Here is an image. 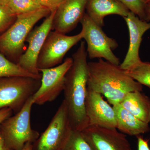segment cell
Masks as SVG:
<instances>
[{"label":"cell","mask_w":150,"mask_h":150,"mask_svg":"<svg viewBox=\"0 0 150 150\" xmlns=\"http://www.w3.org/2000/svg\"><path fill=\"white\" fill-rule=\"evenodd\" d=\"M16 18V16L4 4L0 3V35L13 24Z\"/></svg>","instance_id":"obj_23"},{"label":"cell","mask_w":150,"mask_h":150,"mask_svg":"<svg viewBox=\"0 0 150 150\" xmlns=\"http://www.w3.org/2000/svg\"><path fill=\"white\" fill-rule=\"evenodd\" d=\"M87 56L85 42L81 41L72 55L73 64L65 79L64 100L73 131H81L89 126L85 110L88 77Z\"/></svg>","instance_id":"obj_1"},{"label":"cell","mask_w":150,"mask_h":150,"mask_svg":"<svg viewBox=\"0 0 150 150\" xmlns=\"http://www.w3.org/2000/svg\"><path fill=\"white\" fill-rule=\"evenodd\" d=\"M145 4H147L150 2V0H144Z\"/></svg>","instance_id":"obj_31"},{"label":"cell","mask_w":150,"mask_h":150,"mask_svg":"<svg viewBox=\"0 0 150 150\" xmlns=\"http://www.w3.org/2000/svg\"><path fill=\"white\" fill-rule=\"evenodd\" d=\"M130 11L135 14L140 19L147 21L146 4L144 0H118Z\"/></svg>","instance_id":"obj_22"},{"label":"cell","mask_w":150,"mask_h":150,"mask_svg":"<svg viewBox=\"0 0 150 150\" xmlns=\"http://www.w3.org/2000/svg\"><path fill=\"white\" fill-rule=\"evenodd\" d=\"M87 14L98 26H104V19L109 15L125 17L130 11L118 0H87Z\"/></svg>","instance_id":"obj_15"},{"label":"cell","mask_w":150,"mask_h":150,"mask_svg":"<svg viewBox=\"0 0 150 150\" xmlns=\"http://www.w3.org/2000/svg\"><path fill=\"white\" fill-rule=\"evenodd\" d=\"M26 77L41 79V76L30 74L17 64L11 62L0 52V78L10 77Z\"/></svg>","instance_id":"obj_18"},{"label":"cell","mask_w":150,"mask_h":150,"mask_svg":"<svg viewBox=\"0 0 150 150\" xmlns=\"http://www.w3.org/2000/svg\"><path fill=\"white\" fill-rule=\"evenodd\" d=\"M120 104L141 121L150 122V99L142 91L131 92L122 99Z\"/></svg>","instance_id":"obj_17"},{"label":"cell","mask_w":150,"mask_h":150,"mask_svg":"<svg viewBox=\"0 0 150 150\" xmlns=\"http://www.w3.org/2000/svg\"><path fill=\"white\" fill-rule=\"evenodd\" d=\"M13 111L10 108H4L0 110V125L3 121L12 115Z\"/></svg>","instance_id":"obj_26"},{"label":"cell","mask_w":150,"mask_h":150,"mask_svg":"<svg viewBox=\"0 0 150 150\" xmlns=\"http://www.w3.org/2000/svg\"><path fill=\"white\" fill-rule=\"evenodd\" d=\"M83 32L72 36L55 31H50L38 56V70L49 69L62 64L67 52L83 38Z\"/></svg>","instance_id":"obj_8"},{"label":"cell","mask_w":150,"mask_h":150,"mask_svg":"<svg viewBox=\"0 0 150 150\" xmlns=\"http://www.w3.org/2000/svg\"><path fill=\"white\" fill-rule=\"evenodd\" d=\"M87 0H64L56 9L52 29L63 34L76 28L84 15Z\"/></svg>","instance_id":"obj_13"},{"label":"cell","mask_w":150,"mask_h":150,"mask_svg":"<svg viewBox=\"0 0 150 150\" xmlns=\"http://www.w3.org/2000/svg\"><path fill=\"white\" fill-rule=\"evenodd\" d=\"M41 79L26 77L0 78V110L10 108L15 113L21 110L39 88Z\"/></svg>","instance_id":"obj_5"},{"label":"cell","mask_w":150,"mask_h":150,"mask_svg":"<svg viewBox=\"0 0 150 150\" xmlns=\"http://www.w3.org/2000/svg\"><path fill=\"white\" fill-rule=\"evenodd\" d=\"M126 74L142 86L150 88V63L143 62L125 71Z\"/></svg>","instance_id":"obj_20"},{"label":"cell","mask_w":150,"mask_h":150,"mask_svg":"<svg viewBox=\"0 0 150 150\" xmlns=\"http://www.w3.org/2000/svg\"><path fill=\"white\" fill-rule=\"evenodd\" d=\"M56 10L51 11L40 25L30 32L26 39L28 46L18 62L19 66L33 74L42 75L38 69V59L46 38L52 29V23Z\"/></svg>","instance_id":"obj_10"},{"label":"cell","mask_w":150,"mask_h":150,"mask_svg":"<svg viewBox=\"0 0 150 150\" xmlns=\"http://www.w3.org/2000/svg\"><path fill=\"white\" fill-rule=\"evenodd\" d=\"M32 97L21 110L7 118L0 125V134L8 146L13 150H21L27 143L33 144L40 136L30 123Z\"/></svg>","instance_id":"obj_4"},{"label":"cell","mask_w":150,"mask_h":150,"mask_svg":"<svg viewBox=\"0 0 150 150\" xmlns=\"http://www.w3.org/2000/svg\"><path fill=\"white\" fill-rule=\"evenodd\" d=\"M4 4L16 16L44 8L36 0H8Z\"/></svg>","instance_id":"obj_19"},{"label":"cell","mask_w":150,"mask_h":150,"mask_svg":"<svg viewBox=\"0 0 150 150\" xmlns=\"http://www.w3.org/2000/svg\"><path fill=\"white\" fill-rule=\"evenodd\" d=\"M146 12L147 17V21H150V2L146 4Z\"/></svg>","instance_id":"obj_28"},{"label":"cell","mask_w":150,"mask_h":150,"mask_svg":"<svg viewBox=\"0 0 150 150\" xmlns=\"http://www.w3.org/2000/svg\"><path fill=\"white\" fill-rule=\"evenodd\" d=\"M43 7L50 11L56 10L64 0H36Z\"/></svg>","instance_id":"obj_24"},{"label":"cell","mask_w":150,"mask_h":150,"mask_svg":"<svg viewBox=\"0 0 150 150\" xmlns=\"http://www.w3.org/2000/svg\"><path fill=\"white\" fill-rule=\"evenodd\" d=\"M87 87L104 95L112 105L121 102L129 93L143 90V86L127 74L120 65L102 59L88 62Z\"/></svg>","instance_id":"obj_2"},{"label":"cell","mask_w":150,"mask_h":150,"mask_svg":"<svg viewBox=\"0 0 150 150\" xmlns=\"http://www.w3.org/2000/svg\"><path fill=\"white\" fill-rule=\"evenodd\" d=\"M0 150H13L6 144L4 139L0 134Z\"/></svg>","instance_id":"obj_27"},{"label":"cell","mask_w":150,"mask_h":150,"mask_svg":"<svg viewBox=\"0 0 150 150\" xmlns=\"http://www.w3.org/2000/svg\"><path fill=\"white\" fill-rule=\"evenodd\" d=\"M123 18L129 29V45L126 57L120 67L126 71L142 61L139 55L140 47L143 35L150 29V22L141 20L131 11Z\"/></svg>","instance_id":"obj_14"},{"label":"cell","mask_w":150,"mask_h":150,"mask_svg":"<svg viewBox=\"0 0 150 150\" xmlns=\"http://www.w3.org/2000/svg\"><path fill=\"white\" fill-rule=\"evenodd\" d=\"M21 150H33V144L27 143Z\"/></svg>","instance_id":"obj_29"},{"label":"cell","mask_w":150,"mask_h":150,"mask_svg":"<svg viewBox=\"0 0 150 150\" xmlns=\"http://www.w3.org/2000/svg\"><path fill=\"white\" fill-rule=\"evenodd\" d=\"M64 150H92L81 132L73 131Z\"/></svg>","instance_id":"obj_21"},{"label":"cell","mask_w":150,"mask_h":150,"mask_svg":"<svg viewBox=\"0 0 150 150\" xmlns=\"http://www.w3.org/2000/svg\"><path fill=\"white\" fill-rule=\"evenodd\" d=\"M86 114L89 126L116 129L115 111L100 93L87 88L85 100Z\"/></svg>","instance_id":"obj_12"},{"label":"cell","mask_w":150,"mask_h":150,"mask_svg":"<svg viewBox=\"0 0 150 150\" xmlns=\"http://www.w3.org/2000/svg\"><path fill=\"white\" fill-rule=\"evenodd\" d=\"M83 38L86 42L87 52L90 59H104L107 62L119 65L120 61L112 50L118 47L117 41L108 37L102 27L96 24L86 13L80 22Z\"/></svg>","instance_id":"obj_7"},{"label":"cell","mask_w":150,"mask_h":150,"mask_svg":"<svg viewBox=\"0 0 150 150\" xmlns=\"http://www.w3.org/2000/svg\"><path fill=\"white\" fill-rule=\"evenodd\" d=\"M73 131L64 100L47 129L33 144V150H64Z\"/></svg>","instance_id":"obj_6"},{"label":"cell","mask_w":150,"mask_h":150,"mask_svg":"<svg viewBox=\"0 0 150 150\" xmlns=\"http://www.w3.org/2000/svg\"><path fill=\"white\" fill-rule=\"evenodd\" d=\"M8 1V0H0V3H1V4H4L6 2Z\"/></svg>","instance_id":"obj_30"},{"label":"cell","mask_w":150,"mask_h":150,"mask_svg":"<svg viewBox=\"0 0 150 150\" xmlns=\"http://www.w3.org/2000/svg\"><path fill=\"white\" fill-rule=\"evenodd\" d=\"M115 111L117 126L116 129L123 134L137 136L150 131L149 123L141 121L120 104L112 105Z\"/></svg>","instance_id":"obj_16"},{"label":"cell","mask_w":150,"mask_h":150,"mask_svg":"<svg viewBox=\"0 0 150 150\" xmlns=\"http://www.w3.org/2000/svg\"><path fill=\"white\" fill-rule=\"evenodd\" d=\"M81 132L92 150H133L126 135L116 129L89 126Z\"/></svg>","instance_id":"obj_11"},{"label":"cell","mask_w":150,"mask_h":150,"mask_svg":"<svg viewBox=\"0 0 150 150\" xmlns=\"http://www.w3.org/2000/svg\"><path fill=\"white\" fill-rule=\"evenodd\" d=\"M51 11L43 8L38 10L16 16L13 24L0 35V52L14 63L17 64L26 51L25 43L30 32L41 19Z\"/></svg>","instance_id":"obj_3"},{"label":"cell","mask_w":150,"mask_h":150,"mask_svg":"<svg viewBox=\"0 0 150 150\" xmlns=\"http://www.w3.org/2000/svg\"><path fill=\"white\" fill-rule=\"evenodd\" d=\"M138 150H150L149 140L144 139L141 135L137 136Z\"/></svg>","instance_id":"obj_25"},{"label":"cell","mask_w":150,"mask_h":150,"mask_svg":"<svg viewBox=\"0 0 150 150\" xmlns=\"http://www.w3.org/2000/svg\"><path fill=\"white\" fill-rule=\"evenodd\" d=\"M72 64V58L68 57L58 66L38 70L42 78L39 88L32 97L34 104L42 105L59 96L64 91L66 75Z\"/></svg>","instance_id":"obj_9"}]
</instances>
